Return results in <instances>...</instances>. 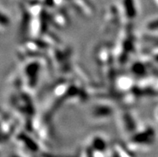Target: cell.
Masks as SVG:
<instances>
[{"label":"cell","instance_id":"obj_1","mask_svg":"<svg viewBox=\"0 0 158 157\" xmlns=\"http://www.w3.org/2000/svg\"><path fill=\"white\" fill-rule=\"evenodd\" d=\"M10 23V18L8 17L6 12L0 9V30H3L6 28Z\"/></svg>","mask_w":158,"mask_h":157}]
</instances>
